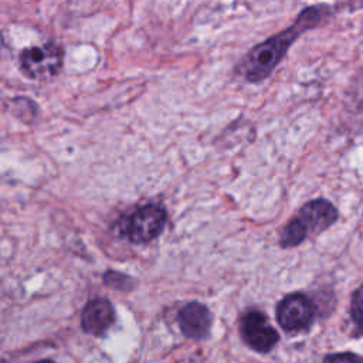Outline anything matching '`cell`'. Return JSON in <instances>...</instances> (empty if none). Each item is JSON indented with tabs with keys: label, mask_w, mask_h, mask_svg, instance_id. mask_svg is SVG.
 Instances as JSON below:
<instances>
[{
	"label": "cell",
	"mask_w": 363,
	"mask_h": 363,
	"mask_svg": "<svg viewBox=\"0 0 363 363\" xmlns=\"http://www.w3.org/2000/svg\"><path fill=\"white\" fill-rule=\"evenodd\" d=\"M328 13L329 7L325 4L305 7L289 27L254 45L235 67L237 74L252 84L267 79L286 55L291 45L305 31L318 27Z\"/></svg>",
	"instance_id": "1"
},
{
	"label": "cell",
	"mask_w": 363,
	"mask_h": 363,
	"mask_svg": "<svg viewBox=\"0 0 363 363\" xmlns=\"http://www.w3.org/2000/svg\"><path fill=\"white\" fill-rule=\"evenodd\" d=\"M339 218L337 208L326 199H315L305 203L296 216L289 220L279 235L282 248H292L303 242L311 234L328 230Z\"/></svg>",
	"instance_id": "2"
},
{
	"label": "cell",
	"mask_w": 363,
	"mask_h": 363,
	"mask_svg": "<svg viewBox=\"0 0 363 363\" xmlns=\"http://www.w3.org/2000/svg\"><path fill=\"white\" fill-rule=\"evenodd\" d=\"M64 50L55 41L33 45L20 52L18 67L21 74L33 81H51L62 69Z\"/></svg>",
	"instance_id": "3"
},
{
	"label": "cell",
	"mask_w": 363,
	"mask_h": 363,
	"mask_svg": "<svg viewBox=\"0 0 363 363\" xmlns=\"http://www.w3.org/2000/svg\"><path fill=\"white\" fill-rule=\"evenodd\" d=\"M167 214L160 204L149 203L136 208L123 223L122 233L133 244H146L160 235Z\"/></svg>",
	"instance_id": "4"
},
{
	"label": "cell",
	"mask_w": 363,
	"mask_h": 363,
	"mask_svg": "<svg viewBox=\"0 0 363 363\" xmlns=\"http://www.w3.org/2000/svg\"><path fill=\"white\" fill-rule=\"evenodd\" d=\"M315 312V305L309 296L301 292H292L278 302L275 316L284 330L301 332L311 328Z\"/></svg>",
	"instance_id": "5"
},
{
	"label": "cell",
	"mask_w": 363,
	"mask_h": 363,
	"mask_svg": "<svg viewBox=\"0 0 363 363\" xmlns=\"http://www.w3.org/2000/svg\"><path fill=\"white\" fill-rule=\"evenodd\" d=\"M240 333L244 342L255 352L267 353L278 343V332L268 323L267 316L261 311H248L240 323Z\"/></svg>",
	"instance_id": "6"
},
{
	"label": "cell",
	"mask_w": 363,
	"mask_h": 363,
	"mask_svg": "<svg viewBox=\"0 0 363 363\" xmlns=\"http://www.w3.org/2000/svg\"><path fill=\"white\" fill-rule=\"evenodd\" d=\"M182 333L193 340H203L208 336L211 328V313L208 308L200 302L186 303L177 313Z\"/></svg>",
	"instance_id": "7"
},
{
	"label": "cell",
	"mask_w": 363,
	"mask_h": 363,
	"mask_svg": "<svg viewBox=\"0 0 363 363\" xmlns=\"http://www.w3.org/2000/svg\"><path fill=\"white\" fill-rule=\"evenodd\" d=\"M115 322V311L112 303L105 298L88 301L81 312L82 330L92 336H104Z\"/></svg>",
	"instance_id": "8"
},
{
	"label": "cell",
	"mask_w": 363,
	"mask_h": 363,
	"mask_svg": "<svg viewBox=\"0 0 363 363\" xmlns=\"http://www.w3.org/2000/svg\"><path fill=\"white\" fill-rule=\"evenodd\" d=\"M350 316L357 330L363 335V284L352 295Z\"/></svg>",
	"instance_id": "9"
},
{
	"label": "cell",
	"mask_w": 363,
	"mask_h": 363,
	"mask_svg": "<svg viewBox=\"0 0 363 363\" xmlns=\"http://www.w3.org/2000/svg\"><path fill=\"white\" fill-rule=\"evenodd\" d=\"M104 282H105V285H108L113 289H118V291L130 289L135 285V281L130 277L123 275L116 271H106L104 275Z\"/></svg>",
	"instance_id": "10"
},
{
	"label": "cell",
	"mask_w": 363,
	"mask_h": 363,
	"mask_svg": "<svg viewBox=\"0 0 363 363\" xmlns=\"http://www.w3.org/2000/svg\"><path fill=\"white\" fill-rule=\"evenodd\" d=\"M323 363H363V356L352 352L329 353L325 356Z\"/></svg>",
	"instance_id": "11"
},
{
	"label": "cell",
	"mask_w": 363,
	"mask_h": 363,
	"mask_svg": "<svg viewBox=\"0 0 363 363\" xmlns=\"http://www.w3.org/2000/svg\"><path fill=\"white\" fill-rule=\"evenodd\" d=\"M34 363H55V362H54V360H51V359H41V360L34 362Z\"/></svg>",
	"instance_id": "12"
}]
</instances>
